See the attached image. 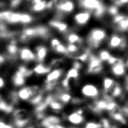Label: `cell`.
I'll use <instances>...</instances> for the list:
<instances>
[{
    "label": "cell",
    "instance_id": "1",
    "mask_svg": "<svg viewBox=\"0 0 128 128\" xmlns=\"http://www.w3.org/2000/svg\"><path fill=\"white\" fill-rule=\"evenodd\" d=\"M14 126L17 128H24L30 121V112L24 108H17L12 112Z\"/></svg>",
    "mask_w": 128,
    "mask_h": 128
},
{
    "label": "cell",
    "instance_id": "2",
    "mask_svg": "<svg viewBox=\"0 0 128 128\" xmlns=\"http://www.w3.org/2000/svg\"><path fill=\"white\" fill-rule=\"evenodd\" d=\"M64 74V70L62 68H52L46 74L45 82L46 90H50L54 89L57 86L58 82L62 77Z\"/></svg>",
    "mask_w": 128,
    "mask_h": 128
},
{
    "label": "cell",
    "instance_id": "3",
    "mask_svg": "<svg viewBox=\"0 0 128 128\" xmlns=\"http://www.w3.org/2000/svg\"><path fill=\"white\" fill-rule=\"evenodd\" d=\"M106 36V33L104 30L102 28H94L90 33L88 42L92 47L96 48L99 46Z\"/></svg>",
    "mask_w": 128,
    "mask_h": 128
},
{
    "label": "cell",
    "instance_id": "4",
    "mask_svg": "<svg viewBox=\"0 0 128 128\" xmlns=\"http://www.w3.org/2000/svg\"><path fill=\"white\" fill-rule=\"evenodd\" d=\"M128 68L126 62L119 58L118 60L110 66V72L114 78H120L126 76Z\"/></svg>",
    "mask_w": 128,
    "mask_h": 128
},
{
    "label": "cell",
    "instance_id": "5",
    "mask_svg": "<svg viewBox=\"0 0 128 128\" xmlns=\"http://www.w3.org/2000/svg\"><path fill=\"white\" fill-rule=\"evenodd\" d=\"M82 95L86 98L96 100L101 96V92L99 88L92 84H86L80 89Z\"/></svg>",
    "mask_w": 128,
    "mask_h": 128
},
{
    "label": "cell",
    "instance_id": "6",
    "mask_svg": "<svg viewBox=\"0 0 128 128\" xmlns=\"http://www.w3.org/2000/svg\"><path fill=\"white\" fill-rule=\"evenodd\" d=\"M103 70V62L98 56L90 54L88 60L87 72L90 74H96L101 73Z\"/></svg>",
    "mask_w": 128,
    "mask_h": 128
},
{
    "label": "cell",
    "instance_id": "7",
    "mask_svg": "<svg viewBox=\"0 0 128 128\" xmlns=\"http://www.w3.org/2000/svg\"><path fill=\"white\" fill-rule=\"evenodd\" d=\"M108 45L112 49L122 50L126 46V42L122 36L118 34H112L110 38Z\"/></svg>",
    "mask_w": 128,
    "mask_h": 128
},
{
    "label": "cell",
    "instance_id": "8",
    "mask_svg": "<svg viewBox=\"0 0 128 128\" xmlns=\"http://www.w3.org/2000/svg\"><path fill=\"white\" fill-rule=\"evenodd\" d=\"M66 120L70 124L74 126H78L82 124L84 121L83 110L78 109L70 113L66 116Z\"/></svg>",
    "mask_w": 128,
    "mask_h": 128
},
{
    "label": "cell",
    "instance_id": "9",
    "mask_svg": "<svg viewBox=\"0 0 128 128\" xmlns=\"http://www.w3.org/2000/svg\"><path fill=\"white\" fill-rule=\"evenodd\" d=\"M79 4L82 8L92 12L104 5L100 0H80Z\"/></svg>",
    "mask_w": 128,
    "mask_h": 128
},
{
    "label": "cell",
    "instance_id": "10",
    "mask_svg": "<svg viewBox=\"0 0 128 128\" xmlns=\"http://www.w3.org/2000/svg\"><path fill=\"white\" fill-rule=\"evenodd\" d=\"M118 82L114 77L104 76L102 81V94H107L114 88Z\"/></svg>",
    "mask_w": 128,
    "mask_h": 128
},
{
    "label": "cell",
    "instance_id": "11",
    "mask_svg": "<svg viewBox=\"0 0 128 128\" xmlns=\"http://www.w3.org/2000/svg\"><path fill=\"white\" fill-rule=\"evenodd\" d=\"M18 56L20 59L25 62L36 60L35 54L28 48H23L19 50Z\"/></svg>",
    "mask_w": 128,
    "mask_h": 128
},
{
    "label": "cell",
    "instance_id": "12",
    "mask_svg": "<svg viewBox=\"0 0 128 128\" xmlns=\"http://www.w3.org/2000/svg\"><path fill=\"white\" fill-rule=\"evenodd\" d=\"M61 120L58 116L50 115L43 118L40 122L41 126L44 128H48L50 126L60 124Z\"/></svg>",
    "mask_w": 128,
    "mask_h": 128
},
{
    "label": "cell",
    "instance_id": "13",
    "mask_svg": "<svg viewBox=\"0 0 128 128\" xmlns=\"http://www.w3.org/2000/svg\"><path fill=\"white\" fill-rule=\"evenodd\" d=\"M26 76L18 70L12 77L13 85L16 88H22L24 86L26 82Z\"/></svg>",
    "mask_w": 128,
    "mask_h": 128
},
{
    "label": "cell",
    "instance_id": "14",
    "mask_svg": "<svg viewBox=\"0 0 128 128\" xmlns=\"http://www.w3.org/2000/svg\"><path fill=\"white\" fill-rule=\"evenodd\" d=\"M57 10L62 12L69 13L72 12L74 8V2L70 0H66L56 5Z\"/></svg>",
    "mask_w": 128,
    "mask_h": 128
},
{
    "label": "cell",
    "instance_id": "15",
    "mask_svg": "<svg viewBox=\"0 0 128 128\" xmlns=\"http://www.w3.org/2000/svg\"><path fill=\"white\" fill-rule=\"evenodd\" d=\"M48 54V49L44 46H40L36 48V60L38 63H42Z\"/></svg>",
    "mask_w": 128,
    "mask_h": 128
},
{
    "label": "cell",
    "instance_id": "16",
    "mask_svg": "<svg viewBox=\"0 0 128 128\" xmlns=\"http://www.w3.org/2000/svg\"><path fill=\"white\" fill-rule=\"evenodd\" d=\"M90 18V13L89 12H80L76 14L74 16L75 22L80 25L86 24Z\"/></svg>",
    "mask_w": 128,
    "mask_h": 128
},
{
    "label": "cell",
    "instance_id": "17",
    "mask_svg": "<svg viewBox=\"0 0 128 128\" xmlns=\"http://www.w3.org/2000/svg\"><path fill=\"white\" fill-rule=\"evenodd\" d=\"M51 70L50 66H46L42 63H38L34 66L32 70L34 74L37 75H44L48 74Z\"/></svg>",
    "mask_w": 128,
    "mask_h": 128
},
{
    "label": "cell",
    "instance_id": "18",
    "mask_svg": "<svg viewBox=\"0 0 128 128\" xmlns=\"http://www.w3.org/2000/svg\"><path fill=\"white\" fill-rule=\"evenodd\" d=\"M49 24L52 27L62 32H65L68 28V26L66 24L56 20H50L49 22Z\"/></svg>",
    "mask_w": 128,
    "mask_h": 128
},
{
    "label": "cell",
    "instance_id": "19",
    "mask_svg": "<svg viewBox=\"0 0 128 128\" xmlns=\"http://www.w3.org/2000/svg\"><path fill=\"white\" fill-rule=\"evenodd\" d=\"M80 76V69L72 66L66 73L64 78L70 81L71 80H78Z\"/></svg>",
    "mask_w": 128,
    "mask_h": 128
},
{
    "label": "cell",
    "instance_id": "20",
    "mask_svg": "<svg viewBox=\"0 0 128 128\" xmlns=\"http://www.w3.org/2000/svg\"><path fill=\"white\" fill-rule=\"evenodd\" d=\"M18 46L15 40H12L6 46V52L10 56L14 58L18 54Z\"/></svg>",
    "mask_w": 128,
    "mask_h": 128
},
{
    "label": "cell",
    "instance_id": "21",
    "mask_svg": "<svg viewBox=\"0 0 128 128\" xmlns=\"http://www.w3.org/2000/svg\"><path fill=\"white\" fill-rule=\"evenodd\" d=\"M0 110L6 114L12 112L14 110L13 105L1 99L0 100Z\"/></svg>",
    "mask_w": 128,
    "mask_h": 128
},
{
    "label": "cell",
    "instance_id": "22",
    "mask_svg": "<svg viewBox=\"0 0 128 128\" xmlns=\"http://www.w3.org/2000/svg\"><path fill=\"white\" fill-rule=\"evenodd\" d=\"M115 25L120 31L125 32L128 30V16L124 14L123 18Z\"/></svg>",
    "mask_w": 128,
    "mask_h": 128
},
{
    "label": "cell",
    "instance_id": "23",
    "mask_svg": "<svg viewBox=\"0 0 128 128\" xmlns=\"http://www.w3.org/2000/svg\"><path fill=\"white\" fill-rule=\"evenodd\" d=\"M112 54L110 51L106 50H101L98 54V57L102 62H107Z\"/></svg>",
    "mask_w": 128,
    "mask_h": 128
},
{
    "label": "cell",
    "instance_id": "24",
    "mask_svg": "<svg viewBox=\"0 0 128 128\" xmlns=\"http://www.w3.org/2000/svg\"><path fill=\"white\" fill-rule=\"evenodd\" d=\"M46 3L45 0H42L41 2L34 4L31 6V9L35 12H41L46 8Z\"/></svg>",
    "mask_w": 128,
    "mask_h": 128
},
{
    "label": "cell",
    "instance_id": "25",
    "mask_svg": "<svg viewBox=\"0 0 128 128\" xmlns=\"http://www.w3.org/2000/svg\"><path fill=\"white\" fill-rule=\"evenodd\" d=\"M66 39L70 44H75L76 43H80L82 42L81 38L80 36L74 33H71L69 34L67 36Z\"/></svg>",
    "mask_w": 128,
    "mask_h": 128
},
{
    "label": "cell",
    "instance_id": "26",
    "mask_svg": "<svg viewBox=\"0 0 128 128\" xmlns=\"http://www.w3.org/2000/svg\"><path fill=\"white\" fill-rule=\"evenodd\" d=\"M66 47L67 50L66 54L72 56L74 54H76L78 50V46L76 44H69Z\"/></svg>",
    "mask_w": 128,
    "mask_h": 128
},
{
    "label": "cell",
    "instance_id": "27",
    "mask_svg": "<svg viewBox=\"0 0 128 128\" xmlns=\"http://www.w3.org/2000/svg\"><path fill=\"white\" fill-rule=\"evenodd\" d=\"M108 12L113 17L118 14L119 13V8L116 4H112L108 8Z\"/></svg>",
    "mask_w": 128,
    "mask_h": 128
},
{
    "label": "cell",
    "instance_id": "28",
    "mask_svg": "<svg viewBox=\"0 0 128 128\" xmlns=\"http://www.w3.org/2000/svg\"><path fill=\"white\" fill-rule=\"evenodd\" d=\"M53 50H54V52H56L58 54H67L66 47L62 43H60V44H58V46H56L54 48Z\"/></svg>",
    "mask_w": 128,
    "mask_h": 128
},
{
    "label": "cell",
    "instance_id": "29",
    "mask_svg": "<svg viewBox=\"0 0 128 128\" xmlns=\"http://www.w3.org/2000/svg\"><path fill=\"white\" fill-rule=\"evenodd\" d=\"M32 21V16L27 14H22L20 23L23 24H28Z\"/></svg>",
    "mask_w": 128,
    "mask_h": 128
},
{
    "label": "cell",
    "instance_id": "30",
    "mask_svg": "<svg viewBox=\"0 0 128 128\" xmlns=\"http://www.w3.org/2000/svg\"><path fill=\"white\" fill-rule=\"evenodd\" d=\"M84 128H102L100 122H96L94 121H90L87 122Z\"/></svg>",
    "mask_w": 128,
    "mask_h": 128
},
{
    "label": "cell",
    "instance_id": "31",
    "mask_svg": "<svg viewBox=\"0 0 128 128\" xmlns=\"http://www.w3.org/2000/svg\"><path fill=\"white\" fill-rule=\"evenodd\" d=\"M22 0H10V5L12 8H14L19 6L22 2Z\"/></svg>",
    "mask_w": 128,
    "mask_h": 128
},
{
    "label": "cell",
    "instance_id": "32",
    "mask_svg": "<svg viewBox=\"0 0 128 128\" xmlns=\"http://www.w3.org/2000/svg\"><path fill=\"white\" fill-rule=\"evenodd\" d=\"M60 40L58 38H53L50 42V46L52 49L60 44Z\"/></svg>",
    "mask_w": 128,
    "mask_h": 128
},
{
    "label": "cell",
    "instance_id": "33",
    "mask_svg": "<svg viewBox=\"0 0 128 128\" xmlns=\"http://www.w3.org/2000/svg\"><path fill=\"white\" fill-rule=\"evenodd\" d=\"M0 128H14V126L1 120H0Z\"/></svg>",
    "mask_w": 128,
    "mask_h": 128
},
{
    "label": "cell",
    "instance_id": "34",
    "mask_svg": "<svg viewBox=\"0 0 128 128\" xmlns=\"http://www.w3.org/2000/svg\"><path fill=\"white\" fill-rule=\"evenodd\" d=\"M124 90L126 93L128 94V75L125 76V80L124 85Z\"/></svg>",
    "mask_w": 128,
    "mask_h": 128
},
{
    "label": "cell",
    "instance_id": "35",
    "mask_svg": "<svg viewBox=\"0 0 128 128\" xmlns=\"http://www.w3.org/2000/svg\"><path fill=\"white\" fill-rule=\"evenodd\" d=\"M29 4L31 5V6L34 4H36V3H38L40 2H41L42 0H27Z\"/></svg>",
    "mask_w": 128,
    "mask_h": 128
},
{
    "label": "cell",
    "instance_id": "36",
    "mask_svg": "<svg viewBox=\"0 0 128 128\" xmlns=\"http://www.w3.org/2000/svg\"><path fill=\"white\" fill-rule=\"evenodd\" d=\"M5 85V80L3 78L0 76V89L2 88Z\"/></svg>",
    "mask_w": 128,
    "mask_h": 128
},
{
    "label": "cell",
    "instance_id": "37",
    "mask_svg": "<svg viewBox=\"0 0 128 128\" xmlns=\"http://www.w3.org/2000/svg\"><path fill=\"white\" fill-rule=\"evenodd\" d=\"M5 61V57L2 55V54H0V66L3 64Z\"/></svg>",
    "mask_w": 128,
    "mask_h": 128
},
{
    "label": "cell",
    "instance_id": "38",
    "mask_svg": "<svg viewBox=\"0 0 128 128\" xmlns=\"http://www.w3.org/2000/svg\"><path fill=\"white\" fill-rule=\"evenodd\" d=\"M1 99H2V98H1V96H0V100Z\"/></svg>",
    "mask_w": 128,
    "mask_h": 128
},
{
    "label": "cell",
    "instance_id": "39",
    "mask_svg": "<svg viewBox=\"0 0 128 128\" xmlns=\"http://www.w3.org/2000/svg\"><path fill=\"white\" fill-rule=\"evenodd\" d=\"M1 120V119H0V120Z\"/></svg>",
    "mask_w": 128,
    "mask_h": 128
},
{
    "label": "cell",
    "instance_id": "40",
    "mask_svg": "<svg viewBox=\"0 0 128 128\" xmlns=\"http://www.w3.org/2000/svg\"></svg>",
    "mask_w": 128,
    "mask_h": 128
}]
</instances>
